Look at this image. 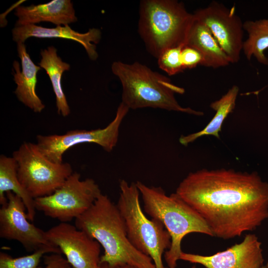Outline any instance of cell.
<instances>
[{
    "instance_id": "1",
    "label": "cell",
    "mask_w": 268,
    "mask_h": 268,
    "mask_svg": "<svg viewBox=\"0 0 268 268\" xmlns=\"http://www.w3.org/2000/svg\"><path fill=\"white\" fill-rule=\"evenodd\" d=\"M175 193L223 239L253 231L268 218V183L256 172L201 169L190 173Z\"/></svg>"
},
{
    "instance_id": "2",
    "label": "cell",
    "mask_w": 268,
    "mask_h": 268,
    "mask_svg": "<svg viewBox=\"0 0 268 268\" xmlns=\"http://www.w3.org/2000/svg\"><path fill=\"white\" fill-rule=\"evenodd\" d=\"M75 226L103 247L100 264L109 268L125 265L155 268L152 259L136 250L127 235L124 219L117 205L101 193L91 207L75 219Z\"/></svg>"
},
{
    "instance_id": "3",
    "label": "cell",
    "mask_w": 268,
    "mask_h": 268,
    "mask_svg": "<svg viewBox=\"0 0 268 268\" xmlns=\"http://www.w3.org/2000/svg\"><path fill=\"white\" fill-rule=\"evenodd\" d=\"M136 183L143 202L144 211L160 222L169 233L171 242L164 258L168 268H176L183 252L181 243L191 233L213 237L202 217L176 193L167 195L161 187Z\"/></svg>"
},
{
    "instance_id": "4",
    "label": "cell",
    "mask_w": 268,
    "mask_h": 268,
    "mask_svg": "<svg viewBox=\"0 0 268 268\" xmlns=\"http://www.w3.org/2000/svg\"><path fill=\"white\" fill-rule=\"evenodd\" d=\"M111 70L122 84L121 102L130 110L152 108L196 116L203 114L181 106L175 94L184 93V89L173 84L169 78L145 65L137 62L127 64L116 61L112 64Z\"/></svg>"
},
{
    "instance_id": "5",
    "label": "cell",
    "mask_w": 268,
    "mask_h": 268,
    "mask_svg": "<svg viewBox=\"0 0 268 268\" xmlns=\"http://www.w3.org/2000/svg\"><path fill=\"white\" fill-rule=\"evenodd\" d=\"M138 31L149 53L156 59L165 50L186 44L194 19L182 2L143 0L140 2Z\"/></svg>"
},
{
    "instance_id": "6",
    "label": "cell",
    "mask_w": 268,
    "mask_h": 268,
    "mask_svg": "<svg viewBox=\"0 0 268 268\" xmlns=\"http://www.w3.org/2000/svg\"><path fill=\"white\" fill-rule=\"evenodd\" d=\"M119 188L117 205L124 219L130 242L152 259L155 268H168L164 266L162 257L171 245L169 233L160 222L145 216L140 204V192L136 183L129 184L123 179Z\"/></svg>"
},
{
    "instance_id": "7",
    "label": "cell",
    "mask_w": 268,
    "mask_h": 268,
    "mask_svg": "<svg viewBox=\"0 0 268 268\" xmlns=\"http://www.w3.org/2000/svg\"><path fill=\"white\" fill-rule=\"evenodd\" d=\"M12 157L20 183L34 199L52 194L73 173L69 163L50 161L35 143L24 142Z\"/></svg>"
},
{
    "instance_id": "8",
    "label": "cell",
    "mask_w": 268,
    "mask_h": 268,
    "mask_svg": "<svg viewBox=\"0 0 268 268\" xmlns=\"http://www.w3.org/2000/svg\"><path fill=\"white\" fill-rule=\"evenodd\" d=\"M101 193L93 179L80 180V174L73 172L52 194L35 199V206L47 216L68 222L88 210Z\"/></svg>"
},
{
    "instance_id": "9",
    "label": "cell",
    "mask_w": 268,
    "mask_h": 268,
    "mask_svg": "<svg viewBox=\"0 0 268 268\" xmlns=\"http://www.w3.org/2000/svg\"><path fill=\"white\" fill-rule=\"evenodd\" d=\"M129 110L121 102L114 119L106 127L91 130H71L61 135H38L36 144L44 156L57 163H63V156L67 150L80 143H96L106 151L111 152L118 143L121 125Z\"/></svg>"
},
{
    "instance_id": "10",
    "label": "cell",
    "mask_w": 268,
    "mask_h": 268,
    "mask_svg": "<svg viewBox=\"0 0 268 268\" xmlns=\"http://www.w3.org/2000/svg\"><path fill=\"white\" fill-rule=\"evenodd\" d=\"M7 202L0 209V237L19 242L29 252L41 249L62 254L47 239L46 231L30 222L22 199L11 191L6 193Z\"/></svg>"
},
{
    "instance_id": "11",
    "label": "cell",
    "mask_w": 268,
    "mask_h": 268,
    "mask_svg": "<svg viewBox=\"0 0 268 268\" xmlns=\"http://www.w3.org/2000/svg\"><path fill=\"white\" fill-rule=\"evenodd\" d=\"M193 14L208 28L230 63H237L243 49L244 28L241 19L235 14V7L228 8L213 1Z\"/></svg>"
},
{
    "instance_id": "12",
    "label": "cell",
    "mask_w": 268,
    "mask_h": 268,
    "mask_svg": "<svg viewBox=\"0 0 268 268\" xmlns=\"http://www.w3.org/2000/svg\"><path fill=\"white\" fill-rule=\"evenodd\" d=\"M73 268H100V244L68 222H60L46 231Z\"/></svg>"
},
{
    "instance_id": "13",
    "label": "cell",
    "mask_w": 268,
    "mask_h": 268,
    "mask_svg": "<svg viewBox=\"0 0 268 268\" xmlns=\"http://www.w3.org/2000/svg\"><path fill=\"white\" fill-rule=\"evenodd\" d=\"M180 260L206 268H261L264 266L262 243L254 234L246 235L241 243L212 255L183 252Z\"/></svg>"
},
{
    "instance_id": "14",
    "label": "cell",
    "mask_w": 268,
    "mask_h": 268,
    "mask_svg": "<svg viewBox=\"0 0 268 268\" xmlns=\"http://www.w3.org/2000/svg\"><path fill=\"white\" fill-rule=\"evenodd\" d=\"M12 39L18 43H23L28 38H62L75 41L85 49L90 59L96 60L98 57L95 44L101 38V31L97 28L90 29L85 33H80L71 29L68 25L57 26L55 28H45L35 24L15 26L12 30Z\"/></svg>"
},
{
    "instance_id": "15",
    "label": "cell",
    "mask_w": 268,
    "mask_h": 268,
    "mask_svg": "<svg viewBox=\"0 0 268 268\" xmlns=\"http://www.w3.org/2000/svg\"><path fill=\"white\" fill-rule=\"evenodd\" d=\"M18 55L21 60L22 71L17 61L13 63V79L17 87L14 91L18 99L36 113H40L45 108L36 93L37 74L41 67L32 61L23 43H17Z\"/></svg>"
},
{
    "instance_id": "16",
    "label": "cell",
    "mask_w": 268,
    "mask_h": 268,
    "mask_svg": "<svg viewBox=\"0 0 268 268\" xmlns=\"http://www.w3.org/2000/svg\"><path fill=\"white\" fill-rule=\"evenodd\" d=\"M18 19L16 26L51 22L57 26L75 22L73 3L70 0H53L48 3L29 6H18L15 11Z\"/></svg>"
},
{
    "instance_id": "17",
    "label": "cell",
    "mask_w": 268,
    "mask_h": 268,
    "mask_svg": "<svg viewBox=\"0 0 268 268\" xmlns=\"http://www.w3.org/2000/svg\"><path fill=\"white\" fill-rule=\"evenodd\" d=\"M186 44L195 48L203 55L204 66L217 68L230 63L228 57L208 28L194 15Z\"/></svg>"
},
{
    "instance_id": "18",
    "label": "cell",
    "mask_w": 268,
    "mask_h": 268,
    "mask_svg": "<svg viewBox=\"0 0 268 268\" xmlns=\"http://www.w3.org/2000/svg\"><path fill=\"white\" fill-rule=\"evenodd\" d=\"M11 191L23 201L27 210V217L33 221L36 213L34 199L29 194L20 183L17 173V163L13 157L4 155L0 156V204L7 202L5 195Z\"/></svg>"
},
{
    "instance_id": "19",
    "label": "cell",
    "mask_w": 268,
    "mask_h": 268,
    "mask_svg": "<svg viewBox=\"0 0 268 268\" xmlns=\"http://www.w3.org/2000/svg\"><path fill=\"white\" fill-rule=\"evenodd\" d=\"M40 54L41 59L38 64L45 70L51 81L56 96L58 113L63 117H66L70 114V111L63 90L62 77L64 71L69 70L70 65L62 61L54 46L41 50Z\"/></svg>"
},
{
    "instance_id": "20",
    "label": "cell",
    "mask_w": 268,
    "mask_h": 268,
    "mask_svg": "<svg viewBox=\"0 0 268 268\" xmlns=\"http://www.w3.org/2000/svg\"><path fill=\"white\" fill-rule=\"evenodd\" d=\"M239 90L237 86L233 85L221 98L211 103L210 107L216 111L211 120L202 130L187 135H182L179 138L180 143L187 146L204 135H213L219 138V133L221 130L223 123L235 107Z\"/></svg>"
},
{
    "instance_id": "21",
    "label": "cell",
    "mask_w": 268,
    "mask_h": 268,
    "mask_svg": "<svg viewBox=\"0 0 268 268\" xmlns=\"http://www.w3.org/2000/svg\"><path fill=\"white\" fill-rule=\"evenodd\" d=\"M243 28L248 34L242 49L247 59L250 60L254 56L259 63L268 66V59L264 54L268 48V19L246 21Z\"/></svg>"
},
{
    "instance_id": "22",
    "label": "cell",
    "mask_w": 268,
    "mask_h": 268,
    "mask_svg": "<svg viewBox=\"0 0 268 268\" xmlns=\"http://www.w3.org/2000/svg\"><path fill=\"white\" fill-rule=\"evenodd\" d=\"M52 253L47 249H41L32 254L13 258L4 252L0 253V268H41L39 263L45 254Z\"/></svg>"
},
{
    "instance_id": "23",
    "label": "cell",
    "mask_w": 268,
    "mask_h": 268,
    "mask_svg": "<svg viewBox=\"0 0 268 268\" xmlns=\"http://www.w3.org/2000/svg\"><path fill=\"white\" fill-rule=\"evenodd\" d=\"M182 46L165 50L157 59L159 68L169 75H175L185 70L181 60Z\"/></svg>"
},
{
    "instance_id": "24",
    "label": "cell",
    "mask_w": 268,
    "mask_h": 268,
    "mask_svg": "<svg viewBox=\"0 0 268 268\" xmlns=\"http://www.w3.org/2000/svg\"><path fill=\"white\" fill-rule=\"evenodd\" d=\"M181 60L184 69L195 67L198 65L204 66L203 55L197 49L185 44L181 49Z\"/></svg>"
},
{
    "instance_id": "25",
    "label": "cell",
    "mask_w": 268,
    "mask_h": 268,
    "mask_svg": "<svg viewBox=\"0 0 268 268\" xmlns=\"http://www.w3.org/2000/svg\"><path fill=\"white\" fill-rule=\"evenodd\" d=\"M44 263L43 268H73L62 254L50 253L44 256Z\"/></svg>"
},
{
    "instance_id": "26",
    "label": "cell",
    "mask_w": 268,
    "mask_h": 268,
    "mask_svg": "<svg viewBox=\"0 0 268 268\" xmlns=\"http://www.w3.org/2000/svg\"><path fill=\"white\" fill-rule=\"evenodd\" d=\"M117 268H135L134 267H133L130 265H125L122 266H120Z\"/></svg>"
},
{
    "instance_id": "27",
    "label": "cell",
    "mask_w": 268,
    "mask_h": 268,
    "mask_svg": "<svg viewBox=\"0 0 268 268\" xmlns=\"http://www.w3.org/2000/svg\"><path fill=\"white\" fill-rule=\"evenodd\" d=\"M100 268H109L108 266L105 264H100Z\"/></svg>"
},
{
    "instance_id": "28",
    "label": "cell",
    "mask_w": 268,
    "mask_h": 268,
    "mask_svg": "<svg viewBox=\"0 0 268 268\" xmlns=\"http://www.w3.org/2000/svg\"><path fill=\"white\" fill-rule=\"evenodd\" d=\"M266 268H268V262L267 263L266 265H265Z\"/></svg>"
},
{
    "instance_id": "29",
    "label": "cell",
    "mask_w": 268,
    "mask_h": 268,
    "mask_svg": "<svg viewBox=\"0 0 268 268\" xmlns=\"http://www.w3.org/2000/svg\"><path fill=\"white\" fill-rule=\"evenodd\" d=\"M261 268H266L265 265L263 266Z\"/></svg>"
},
{
    "instance_id": "30",
    "label": "cell",
    "mask_w": 268,
    "mask_h": 268,
    "mask_svg": "<svg viewBox=\"0 0 268 268\" xmlns=\"http://www.w3.org/2000/svg\"><path fill=\"white\" fill-rule=\"evenodd\" d=\"M192 268H197L195 266L192 267Z\"/></svg>"
}]
</instances>
